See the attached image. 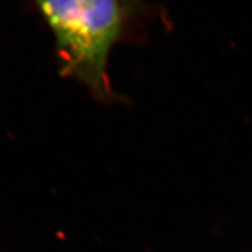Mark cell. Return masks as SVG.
Wrapping results in <instances>:
<instances>
[{"label": "cell", "instance_id": "obj_1", "mask_svg": "<svg viewBox=\"0 0 252 252\" xmlns=\"http://www.w3.org/2000/svg\"><path fill=\"white\" fill-rule=\"evenodd\" d=\"M56 39L62 76L84 84L94 97L116 96L107 74L113 47L126 31L123 0H33Z\"/></svg>", "mask_w": 252, "mask_h": 252}, {"label": "cell", "instance_id": "obj_2", "mask_svg": "<svg viewBox=\"0 0 252 252\" xmlns=\"http://www.w3.org/2000/svg\"><path fill=\"white\" fill-rule=\"evenodd\" d=\"M123 2L126 4V6H127L130 11H133V9H136L137 5H139L141 3L140 0H123Z\"/></svg>", "mask_w": 252, "mask_h": 252}]
</instances>
